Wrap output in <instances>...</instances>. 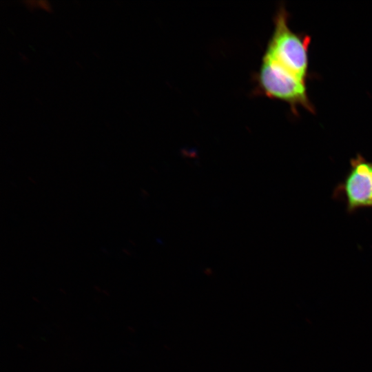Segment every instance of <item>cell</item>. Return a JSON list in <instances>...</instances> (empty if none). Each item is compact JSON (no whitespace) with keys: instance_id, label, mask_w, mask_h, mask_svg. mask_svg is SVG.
<instances>
[{"instance_id":"1","label":"cell","mask_w":372,"mask_h":372,"mask_svg":"<svg viewBox=\"0 0 372 372\" xmlns=\"http://www.w3.org/2000/svg\"><path fill=\"white\" fill-rule=\"evenodd\" d=\"M285 7L277 10L272 34L260 64L280 73L306 81L308 72L309 36L293 32Z\"/></svg>"},{"instance_id":"2","label":"cell","mask_w":372,"mask_h":372,"mask_svg":"<svg viewBox=\"0 0 372 372\" xmlns=\"http://www.w3.org/2000/svg\"><path fill=\"white\" fill-rule=\"evenodd\" d=\"M333 197L342 200L349 213L372 207V163L360 154L351 159L349 169L335 187Z\"/></svg>"},{"instance_id":"3","label":"cell","mask_w":372,"mask_h":372,"mask_svg":"<svg viewBox=\"0 0 372 372\" xmlns=\"http://www.w3.org/2000/svg\"><path fill=\"white\" fill-rule=\"evenodd\" d=\"M28 8H39L44 10H50V4L47 1H26L25 2Z\"/></svg>"}]
</instances>
